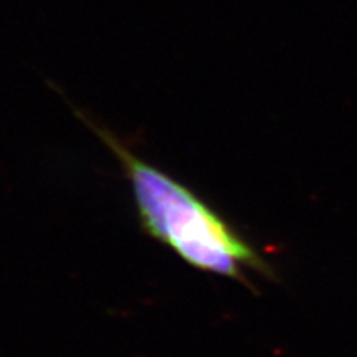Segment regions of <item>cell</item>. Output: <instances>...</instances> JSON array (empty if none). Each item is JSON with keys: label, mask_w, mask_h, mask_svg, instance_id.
<instances>
[{"label": "cell", "mask_w": 357, "mask_h": 357, "mask_svg": "<svg viewBox=\"0 0 357 357\" xmlns=\"http://www.w3.org/2000/svg\"><path fill=\"white\" fill-rule=\"evenodd\" d=\"M79 118L119 162L130 185L142 231L197 270L245 282V270L266 273V264L237 229L191 188L134 152L82 110Z\"/></svg>", "instance_id": "obj_1"}]
</instances>
